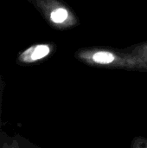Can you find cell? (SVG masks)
Instances as JSON below:
<instances>
[{"instance_id": "obj_2", "label": "cell", "mask_w": 147, "mask_h": 148, "mask_svg": "<svg viewBox=\"0 0 147 148\" xmlns=\"http://www.w3.org/2000/svg\"><path fill=\"white\" fill-rule=\"evenodd\" d=\"M68 17V11L64 8H57L49 13L50 20L55 23H62Z\"/></svg>"}, {"instance_id": "obj_1", "label": "cell", "mask_w": 147, "mask_h": 148, "mask_svg": "<svg viewBox=\"0 0 147 148\" xmlns=\"http://www.w3.org/2000/svg\"><path fill=\"white\" fill-rule=\"evenodd\" d=\"M50 53V47L47 44H38L31 46L18 56L17 62L23 64H29L46 57Z\"/></svg>"}, {"instance_id": "obj_4", "label": "cell", "mask_w": 147, "mask_h": 148, "mask_svg": "<svg viewBox=\"0 0 147 148\" xmlns=\"http://www.w3.org/2000/svg\"><path fill=\"white\" fill-rule=\"evenodd\" d=\"M130 148H147V138L143 136H136L131 142Z\"/></svg>"}, {"instance_id": "obj_3", "label": "cell", "mask_w": 147, "mask_h": 148, "mask_svg": "<svg viewBox=\"0 0 147 148\" xmlns=\"http://www.w3.org/2000/svg\"><path fill=\"white\" fill-rule=\"evenodd\" d=\"M93 60L97 63L101 64H108L114 61V56L109 52L101 51L97 52L93 56Z\"/></svg>"}, {"instance_id": "obj_5", "label": "cell", "mask_w": 147, "mask_h": 148, "mask_svg": "<svg viewBox=\"0 0 147 148\" xmlns=\"http://www.w3.org/2000/svg\"><path fill=\"white\" fill-rule=\"evenodd\" d=\"M2 148H20V147H19L17 141L15 140H13L10 142H5V143H3V146H2Z\"/></svg>"}]
</instances>
